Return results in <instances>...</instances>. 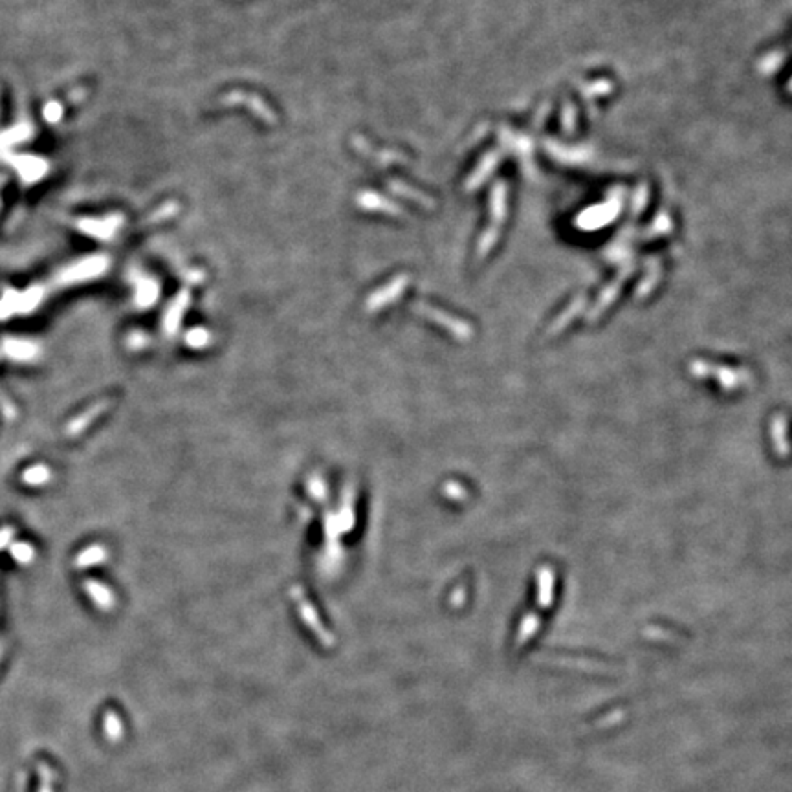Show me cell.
Segmentation results:
<instances>
[{"label":"cell","mask_w":792,"mask_h":792,"mask_svg":"<svg viewBox=\"0 0 792 792\" xmlns=\"http://www.w3.org/2000/svg\"><path fill=\"white\" fill-rule=\"evenodd\" d=\"M222 105H226V107H233V105H237V107H246L248 110H251V112L255 114L257 118L262 119V121H266V124L270 125H274L277 121L274 110H271L270 107L259 98V96H255V94L242 92V90H233V92H227L226 96L222 98Z\"/></svg>","instance_id":"cell-1"},{"label":"cell","mask_w":792,"mask_h":792,"mask_svg":"<svg viewBox=\"0 0 792 792\" xmlns=\"http://www.w3.org/2000/svg\"><path fill=\"white\" fill-rule=\"evenodd\" d=\"M352 143H354V147L358 153H361L364 156H369L373 158V160H376L374 163H378L380 167H387V165H391V163H405L408 162V158L404 156L402 153H398V151H391V149H384V151H374L373 145H371L369 142H365L361 136H354L352 138Z\"/></svg>","instance_id":"cell-2"},{"label":"cell","mask_w":792,"mask_h":792,"mask_svg":"<svg viewBox=\"0 0 792 792\" xmlns=\"http://www.w3.org/2000/svg\"><path fill=\"white\" fill-rule=\"evenodd\" d=\"M358 206L367 211H376V213H387V215H404L402 207L396 206L394 202L387 200L385 197L378 195L373 191H361L358 195Z\"/></svg>","instance_id":"cell-3"},{"label":"cell","mask_w":792,"mask_h":792,"mask_svg":"<svg viewBox=\"0 0 792 792\" xmlns=\"http://www.w3.org/2000/svg\"><path fill=\"white\" fill-rule=\"evenodd\" d=\"M387 186L389 189H391L394 195H398V197H404L408 198V200H414V202L420 204L422 207H428V209L433 207V200H431L428 195H424V193H420L419 189H414V187L408 186V184L400 182V180H389Z\"/></svg>","instance_id":"cell-4"},{"label":"cell","mask_w":792,"mask_h":792,"mask_svg":"<svg viewBox=\"0 0 792 792\" xmlns=\"http://www.w3.org/2000/svg\"><path fill=\"white\" fill-rule=\"evenodd\" d=\"M405 285H408V276L394 277V281L387 286V288H385L384 294H382V292H378V294L374 295L373 299H371V306L385 305V303H389V301H393L394 297H398L400 292L404 290Z\"/></svg>","instance_id":"cell-5"}]
</instances>
